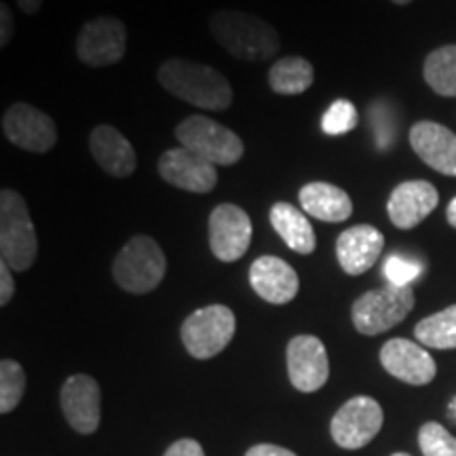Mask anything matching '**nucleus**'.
Here are the masks:
<instances>
[{
    "label": "nucleus",
    "instance_id": "11",
    "mask_svg": "<svg viewBox=\"0 0 456 456\" xmlns=\"http://www.w3.org/2000/svg\"><path fill=\"white\" fill-rule=\"evenodd\" d=\"M252 243V220L235 203H220L209 214V248L220 262H235Z\"/></svg>",
    "mask_w": 456,
    "mask_h": 456
},
{
    "label": "nucleus",
    "instance_id": "16",
    "mask_svg": "<svg viewBox=\"0 0 456 456\" xmlns=\"http://www.w3.org/2000/svg\"><path fill=\"white\" fill-rule=\"evenodd\" d=\"M440 203V192L427 180H408L393 188L389 201H387V214L393 226L399 231H410L419 226L427 216Z\"/></svg>",
    "mask_w": 456,
    "mask_h": 456
},
{
    "label": "nucleus",
    "instance_id": "6",
    "mask_svg": "<svg viewBox=\"0 0 456 456\" xmlns=\"http://www.w3.org/2000/svg\"><path fill=\"white\" fill-rule=\"evenodd\" d=\"M175 140L195 155L214 165H235L241 161L245 146L232 129L203 114H192L175 127Z\"/></svg>",
    "mask_w": 456,
    "mask_h": 456
},
{
    "label": "nucleus",
    "instance_id": "21",
    "mask_svg": "<svg viewBox=\"0 0 456 456\" xmlns=\"http://www.w3.org/2000/svg\"><path fill=\"white\" fill-rule=\"evenodd\" d=\"M300 205L305 214L322 222H345L353 214V201L342 188L330 182H309L300 188L298 192Z\"/></svg>",
    "mask_w": 456,
    "mask_h": 456
},
{
    "label": "nucleus",
    "instance_id": "10",
    "mask_svg": "<svg viewBox=\"0 0 456 456\" xmlns=\"http://www.w3.org/2000/svg\"><path fill=\"white\" fill-rule=\"evenodd\" d=\"M3 134L11 144L34 155H47L57 144V125L37 106L17 102L3 114Z\"/></svg>",
    "mask_w": 456,
    "mask_h": 456
},
{
    "label": "nucleus",
    "instance_id": "2",
    "mask_svg": "<svg viewBox=\"0 0 456 456\" xmlns=\"http://www.w3.org/2000/svg\"><path fill=\"white\" fill-rule=\"evenodd\" d=\"M157 77L165 91L201 110H226L232 104L231 83L212 66L171 57L159 68Z\"/></svg>",
    "mask_w": 456,
    "mask_h": 456
},
{
    "label": "nucleus",
    "instance_id": "20",
    "mask_svg": "<svg viewBox=\"0 0 456 456\" xmlns=\"http://www.w3.org/2000/svg\"><path fill=\"white\" fill-rule=\"evenodd\" d=\"M89 151L95 163L106 171L110 178H129L138 167L131 142L112 125H98L89 134Z\"/></svg>",
    "mask_w": 456,
    "mask_h": 456
},
{
    "label": "nucleus",
    "instance_id": "27",
    "mask_svg": "<svg viewBox=\"0 0 456 456\" xmlns=\"http://www.w3.org/2000/svg\"><path fill=\"white\" fill-rule=\"evenodd\" d=\"M357 108L349 100H336L322 118V129L328 135H345L357 127Z\"/></svg>",
    "mask_w": 456,
    "mask_h": 456
},
{
    "label": "nucleus",
    "instance_id": "35",
    "mask_svg": "<svg viewBox=\"0 0 456 456\" xmlns=\"http://www.w3.org/2000/svg\"><path fill=\"white\" fill-rule=\"evenodd\" d=\"M446 220L450 226L456 228V197L452 199V201L448 203V209H446Z\"/></svg>",
    "mask_w": 456,
    "mask_h": 456
},
{
    "label": "nucleus",
    "instance_id": "23",
    "mask_svg": "<svg viewBox=\"0 0 456 456\" xmlns=\"http://www.w3.org/2000/svg\"><path fill=\"white\" fill-rule=\"evenodd\" d=\"M315 81V68L300 55H288L269 70V85L279 95H300Z\"/></svg>",
    "mask_w": 456,
    "mask_h": 456
},
{
    "label": "nucleus",
    "instance_id": "32",
    "mask_svg": "<svg viewBox=\"0 0 456 456\" xmlns=\"http://www.w3.org/2000/svg\"><path fill=\"white\" fill-rule=\"evenodd\" d=\"M15 294V281L11 275V266L4 260H0V305L7 306Z\"/></svg>",
    "mask_w": 456,
    "mask_h": 456
},
{
    "label": "nucleus",
    "instance_id": "25",
    "mask_svg": "<svg viewBox=\"0 0 456 456\" xmlns=\"http://www.w3.org/2000/svg\"><path fill=\"white\" fill-rule=\"evenodd\" d=\"M414 336L420 345L429 349H456V305L420 319L414 328Z\"/></svg>",
    "mask_w": 456,
    "mask_h": 456
},
{
    "label": "nucleus",
    "instance_id": "38",
    "mask_svg": "<svg viewBox=\"0 0 456 456\" xmlns=\"http://www.w3.org/2000/svg\"><path fill=\"white\" fill-rule=\"evenodd\" d=\"M391 456H410V454H406V452H395V454H391Z\"/></svg>",
    "mask_w": 456,
    "mask_h": 456
},
{
    "label": "nucleus",
    "instance_id": "29",
    "mask_svg": "<svg viewBox=\"0 0 456 456\" xmlns=\"http://www.w3.org/2000/svg\"><path fill=\"white\" fill-rule=\"evenodd\" d=\"M383 273L387 281L391 285H402L403 288V285H410L414 279H419L420 273H423V266H420L416 260L406 258V256L393 254L385 260Z\"/></svg>",
    "mask_w": 456,
    "mask_h": 456
},
{
    "label": "nucleus",
    "instance_id": "14",
    "mask_svg": "<svg viewBox=\"0 0 456 456\" xmlns=\"http://www.w3.org/2000/svg\"><path fill=\"white\" fill-rule=\"evenodd\" d=\"M61 412L70 427L81 436L98 431L102 420V391L98 380L87 374H74L60 393Z\"/></svg>",
    "mask_w": 456,
    "mask_h": 456
},
{
    "label": "nucleus",
    "instance_id": "9",
    "mask_svg": "<svg viewBox=\"0 0 456 456\" xmlns=\"http://www.w3.org/2000/svg\"><path fill=\"white\" fill-rule=\"evenodd\" d=\"M385 423V412L374 397L357 395L342 403L334 414L332 431L334 442L345 450H359L368 446L379 436Z\"/></svg>",
    "mask_w": 456,
    "mask_h": 456
},
{
    "label": "nucleus",
    "instance_id": "37",
    "mask_svg": "<svg viewBox=\"0 0 456 456\" xmlns=\"http://www.w3.org/2000/svg\"><path fill=\"white\" fill-rule=\"evenodd\" d=\"M391 3H395V4H410V3H412V0H391Z\"/></svg>",
    "mask_w": 456,
    "mask_h": 456
},
{
    "label": "nucleus",
    "instance_id": "17",
    "mask_svg": "<svg viewBox=\"0 0 456 456\" xmlns=\"http://www.w3.org/2000/svg\"><path fill=\"white\" fill-rule=\"evenodd\" d=\"M385 249V235L372 224H357L336 239V258L346 275H363L379 262Z\"/></svg>",
    "mask_w": 456,
    "mask_h": 456
},
{
    "label": "nucleus",
    "instance_id": "31",
    "mask_svg": "<svg viewBox=\"0 0 456 456\" xmlns=\"http://www.w3.org/2000/svg\"><path fill=\"white\" fill-rule=\"evenodd\" d=\"M163 456H205L203 446L191 437H184V440L174 442L171 446L165 450Z\"/></svg>",
    "mask_w": 456,
    "mask_h": 456
},
{
    "label": "nucleus",
    "instance_id": "26",
    "mask_svg": "<svg viewBox=\"0 0 456 456\" xmlns=\"http://www.w3.org/2000/svg\"><path fill=\"white\" fill-rule=\"evenodd\" d=\"M26 393V372L15 359L0 362V412L9 414Z\"/></svg>",
    "mask_w": 456,
    "mask_h": 456
},
{
    "label": "nucleus",
    "instance_id": "3",
    "mask_svg": "<svg viewBox=\"0 0 456 456\" xmlns=\"http://www.w3.org/2000/svg\"><path fill=\"white\" fill-rule=\"evenodd\" d=\"M38 256V237L26 199L17 191L4 188L0 192V260L11 271L26 273Z\"/></svg>",
    "mask_w": 456,
    "mask_h": 456
},
{
    "label": "nucleus",
    "instance_id": "1",
    "mask_svg": "<svg viewBox=\"0 0 456 456\" xmlns=\"http://www.w3.org/2000/svg\"><path fill=\"white\" fill-rule=\"evenodd\" d=\"M209 30L220 47L239 61H271L281 49L279 32L269 21L239 9L216 11L209 17Z\"/></svg>",
    "mask_w": 456,
    "mask_h": 456
},
{
    "label": "nucleus",
    "instance_id": "36",
    "mask_svg": "<svg viewBox=\"0 0 456 456\" xmlns=\"http://www.w3.org/2000/svg\"><path fill=\"white\" fill-rule=\"evenodd\" d=\"M450 416H452V419L456 420V399H454V403H452V406H450Z\"/></svg>",
    "mask_w": 456,
    "mask_h": 456
},
{
    "label": "nucleus",
    "instance_id": "12",
    "mask_svg": "<svg viewBox=\"0 0 456 456\" xmlns=\"http://www.w3.org/2000/svg\"><path fill=\"white\" fill-rule=\"evenodd\" d=\"M288 374L294 389L302 393H315L328 383L330 362L326 345L313 334H298L289 340L288 351Z\"/></svg>",
    "mask_w": 456,
    "mask_h": 456
},
{
    "label": "nucleus",
    "instance_id": "33",
    "mask_svg": "<svg viewBox=\"0 0 456 456\" xmlns=\"http://www.w3.org/2000/svg\"><path fill=\"white\" fill-rule=\"evenodd\" d=\"M245 456H296L292 450L275 446V444H258L245 452Z\"/></svg>",
    "mask_w": 456,
    "mask_h": 456
},
{
    "label": "nucleus",
    "instance_id": "4",
    "mask_svg": "<svg viewBox=\"0 0 456 456\" xmlns=\"http://www.w3.org/2000/svg\"><path fill=\"white\" fill-rule=\"evenodd\" d=\"M167 273V258L155 239L135 235L123 245L112 262V277L129 294H148L161 285Z\"/></svg>",
    "mask_w": 456,
    "mask_h": 456
},
{
    "label": "nucleus",
    "instance_id": "13",
    "mask_svg": "<svg viewBox=\"0 0 456 456\" xmlns=\"http://www.w3.org/2000/svg\"><path fill=\"white\" fill-rule=\"evenodd\" d=\"M159 174L169 186L195 192V195H208L218 184L216 165L184 146L169 148L163 152V157L159 159Z\"/></svg>",
    "mask_w": 456,
    "mask_h": 456
},
{
    "label": "nucleus",
    "instance_id": "18",
    "mask_svg": "<svg viewBox=\"0 0 456 456\" xmlns=\"http://www.w3.org/2000/svg\"><path fill=\"white\" fill-rule=\"evenodd\" d=\"M249 285L262 300L288 305L300 289V279L288 262L277 256H260L249 266Z\"/></svg>",
    "mask_w": 456,
    "mask_h": 456
},
{
    "label": "nucleus",
    "instance_id": "7",
    "mask_svg": "<svg viewBox=\"0 0 456 456\" xmlns=\"http://www.w3.org/2000/svg\"><path fill=\"white\" fill-rule=\"evenodd\" d=\"M237 330L235 313L226 305H209L184 319L180 338L195 359H212L231 345Z\"/></svg>",
    "mask_w": 456,
    "mask_h": 456
},
{
    "label": "nucleus",
    "instance_id": "22",
    "mask_svg": "<svg viewBox=\"0 0 456 456\" xmlns=\"http://www.w3.org/2000/svg\"><path fill=\"white\" fill-rule=\"evenodd\" d=\"M271 226L275 228V232L283 239V243L296 254L309 256L315 252L317 248V237L315 228L306 218V214H302L300 209H296L292 203L288 201H277L269 212Z\"/></svg>",
    "mask_w": 456,
    "mask_h": 456
},
{
    "label": "nucleus",
    "instance_id": "24",
    "mask_svg": "<svg viewBox=\"0 0 456 456\" xmlns=\"http://www.w3.org/2000/svg\"><path fill=\"white\" fill-rule=\"evenodd\" d=\"M425 81L437 95L456 98V45L431 51L425 60Z\"/></svg>",
    "mask_w": 456,
    "mask_h": 456
},
{
    "label": "nucleus",
    "instance_id": "28",
    "mask_svg": "<svg viewBox=\"0 0 456 456\" xmlns=\"http://www.w3.org/2000/svg\"><path fill=\"white\" fill-rule=\"evenodd\" d=\"M419 446L425 456H456V437L440 423H425L419 431Z\"/></svg>",
    "mask_w": 456,
    "mask_h": 456
},
{
    "label": "nucleus",
    "instance_id": "15",
    "mask_svg": "<svg viewBox=\"0 0 456 456\" xmlns=\"http://www.w3.org/2000/svg\"><path fill=\"white\" fill-rule=\"evenodd\" d=\"M380 363L391 376L412 387L429 385L437 374L431 353L406 338H391L380 349Z\"/></svg>",
    "mask_w": 456,
    "mask_h": 456
},
{
    "label": "nucleus",
    "instance_id": "34",
    "mask_svg": "<svg viewBox=\"0 0 456 456\" xmlns=\"http://www.w3.org/2000/svg\"><path fill=\"white\" fill-rule=\"evenodd\" d=\"M15 3H17V7L24 11L26 15H34V13H38V11H41L45 0H15Z\"/></svg>",
    "mask_w": 456,
    "mask_h": 456
},
{
    "label": "nucleus",
    "instance_id": "30",
    "mask_svg": "<svg viewBox=\"0 0 456 456\" xmlns=\"http://www.w3.org/2000/svg\"><path fill=\"white\" fill-rule=\"evenodd\" d=\"M15 32V17L7 3H0V47H7L13 41Z\"/></svg>",
    "mask_w": 456,
    "mask_h": 456
},
{
    "label": "nucleus",
    "instance_id": "8",
    "mask_svg": "<svg viewBox=\"0 0 456 456\" xmlns=\"http://www.w3.org/2000/svg\"><path fill=\"white\" fill-rule=\"evenodd\" d=\"M125 53H127V26L118 17H94L78 32L77 55L85 66H114L123 60Z\"/></svg>",
    "mask_w": 456,
    "mask_h": 456
},
{
    "label": "nucleus",
    "instance_id": "19",
    "mask_svg": "<svg viewBox=\"0 0 456 456\" xmlns=\"http://www.w3.org/2000/svg\"><path fill=\"white\" fill-rule=\"evenodd\" d=\"M410 146L423 163L456 178V134L433 121H419L410 129Z\"/></svg>",
    "mask_w": 456,
    "mask_h": 456
},
{
    "label": "nucleus",
    "instance_id": "5",
    "mask_svg": "<svg viewBox=\"0 0 456 456\" xmlns=\"http://www.w3.org/2000/svg\"><path fill=\"white\" fill-rule=\"evenodd\" d=\"M414 309L412 285L387 283L379 289H370L353 302V326L363 336H379L389 332Z\"/></svg>",
    "mask_w": 456,
    "mask_h": 456
}]
</instances>
